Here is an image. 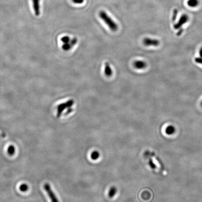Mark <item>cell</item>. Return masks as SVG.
<instances>
[{"instance_id": "6da1fadb", "label": "cell", "mask_w": 202, "mask_h": 202, "mask_svg": "<svg viewBox=\"0 0 202 202\" xmlns=\"http://www.w3.org/2000/svg\"><path fill=\"white\" fill-rule=\"evenodd\" d=\"M99 17L102 19L106 24L110 28V30L112 31H116L118 30V24L112 19L111 17L105 11H101L99 14Z\"/></svg>"}, {"instance_id": "7a4b0ae2", "label": "cell", "mask_w": 202, "mask_h": 202, "mask_svg": "<svg viewBox=\"0 0 202 202\" xmlns=\"http://www.w3.org/2000/svg\"><path fill=\"white\" fill-rule=\"evenodd\" d=\"M74 104H75V101L74 100L70 99L65 103L59 105L57 107V118H60L61 115L63 113V111H65L66 109L68 110V108H72Z\"/></svg>"}, {"instance_id": "3957f363", "label": "cell", "mask_w": 202, "mask_h": 202, "mask_svg": "<svg viewBox=\"0 0 202 202\" xmlns=\"http://www.w3.org/2000/svg\"><path fill=\"white\" fill-rule=\"evenodd\" d=\"M44 189L48 194V196L51 199V202H59L58 198L55 195V193H54L53 191L52 190L49 183H46V184H44Z\"/></svg>"}, {"instance_id": "277c9868", "label": "cell", "mask_w": 202, "mask_h": 202, "mask_svg": "<svg viewBox=\"0 0 202 202\" xmlns=\"http://www.w3.org/2000/svg\"><path fill=\"white\" fill-rule=\"evenodd\" d=\"M189 17L187 15H183L178 20L177 23L174 24V27L175 30H180L182 25H184L189 21Z\"/></svg>"}, {"instance_id": "5b68a950", "label": "cell", "mask_w": 202, "mask_h": 202, "mask_svg": "<svg viewBox=\"0 0 202 202\" xmlns=\"http://www.w3.org/2000/svg\"><path fill=\"white\" fill-rule=\"evenodd\" d=\"M143 42L144 45L146 46H157L160 44V41L157 39L150 38H145Z\"/></svg>"}, {"instance_id": "8992f818", "label": "cell", "mask_w": 202, "mask_h": 202, "mask_svg": "<svg viewBox=\"0 0 202 202\" xmlns=\"http://www.w3.org/2000/svg\"><path fill=\"white\" fill-rule=\"evenodd\" d=\"M134 67L137 69H144L146 68L147 66V64L145 63L144 61H136L134 62Z\"/></svg>"}, {"instance_id": "52a82bcc", "label": "cell", "mask_w": 202, "mask_h": 202, "mask_svg": "<svg viewBox=\"0 0 202 202\" xmlns=\"http://www.w3.org/2000/svg\"><path fill=\"white\" fill-rule=\"evenodd\" d=\"M104 71H105L104 72H105V75L107 77H110L112 76V75L113 71L112 70V68L110 66V64L108 63V62H106L105 64V70Z\"/></svg>"}, {"instance_id": "ba28073f", "label": "cell", "mask_w": 202, "mask_h": 202, "mask_svg": "<svg viewBox=\"0 0 202 202\" xmlns=\"http://www.w3.org/2000/svg\"><path fill=\"white\" fill-rule=\"evenodd\" d=\"M33 9L36 16H39L40 14V6L39 0H32Z\"/></svg>"}, {"instance_id": "9c48e42d", "label": "cell", "mask_w": 202, "mask_h": 202, "mask_svg": "<svg viewBox=\"0 0 202 202\" xmlns=\"http://www.w3.org/2000/svg\"><path fill=\"white\" fill-rule=\"evenodd\" d=\"M175 132V128L174 126H169L166 128L165 133L168 135L173 134Z\"/></svg>"}, {"instance_id": "30bf717a", "label": "cell", "mask_w": 202, "mask_h": 202, "mask_svg": "<svg viewBox=\"0 0 202 202\" xmlns=\"http://www.w3.org/2000/svg\"><path fill=\"white\" fill-rule=\"evenodd\" d=\"M117 193V189L115 186H112L110 189L108 193V196L110 198H112Z\"/></svg>"}, {"instance_id": "8fae6325", "label": "cell", "mask_w": 202, "mask_h": 202, "mask_svg": "<svg viewBox=\"0 0 202 202\" xmlns=\"http://www.w3.org/2000/svg\"><path fill=\"white\" fill-rule=\"evenodd\" d=\"M187 4L189 7L191 8H194L198 6L199 4L198 0H189L187 2Z\"/></svg>"}, {"instance_id": "7c38bea8", "label": "cell", "mask_w": 202, "mask_h": 202, "mask_svg": "<svg viewBox=\"0 0 202 202\" xmlns=\"http://www.w3.org/2000/svg\"><path fill=\"white\" fill-rule=\"evenodd\" d=\"M7 152L9 155H10V156L14 155L16 152V149H15V146L13 145H9L7 149Z\"/></svg>"}, {"instance_id": "4fadbf2b", "label": "cell", "mask_w": 202, "mask_h": 202, "mask_svg": "<svg viewBox=\"0 0 202 202\" xmlns=\"http://www.w3.org/2000/svg\"><path fill=\"white\" fill-rule=\"evenodd\" d=\"M72 45H71L70 43H66V44H63L62 46V48L64 51H69L72 49Z\"/></svg>"}, {"instance_id": "5bb4252c", "label": "cell", "mask_w": 202, "mask_h": 202, "mask_svg": "<svg viewBox=\"0 0 202 202\" xmlns=\"http://www.w3.org/2000/svg\"><path fill=\"white\" fill-rule=\"evenodd\" d=\"M100 153L98 152L97 151H95L93 152L91 154V158L93 160H97L99 158Z\"/></svg>"}, {"instance_id": "9a60e30c", "label": "cell", "mask_w": 202, "mask_h": 202, "mask_svg": "<svg viewBox=\"0 0 202 202\" xmlns=\"http://www.w3.org/2000/svg\"><path fill=\"white\" fill-rule=\"evenodd\" d=\"M19 189L22 192H26L29 189V186L26 184H22L20 185Z\"/></svg>"}, {"instance_id": "2e32d148", "label": "cell", "mask_w": 202, "mask_h": 202, "mask_svg": "<svg viewBox=\"0 0 202 202\" xmlns=\"http://www.w3.org/2000/svg\"><path fill=\"white\" fill-rule=\"evenodd\" d=\"M61 40L62 43H64V44H66V43H69L71 39H70L69 37L66 36L62 37L61 39Z\"/></svg>"}, {"instance_id": "e0dca14e", "label": "cell", "mask_w": 202, "mask_h": 202, "mask_svg": "<svg viewBox=\"0 0 202 202\" xmlns=\"http://www.w3.org/2000/svg\"><path fill=\"white\" fill-rule=\"evenodd\" d=\"M149 165L150 167L152 169H155L156 168V166L155 165V164H154V162H153V160L151 158H149Z\"/></svg>"}, {"instance_id": "ac0fdd59", "label": "cell", "mask_w": 202, "mask_h": 202, "mask_svg": "<svg viewBox=\"0 0 202 202\" xmlns=\"http://www.w3.org/2000/svg\"><path fill=\"white\" fill-rule=\"evenodd\" d=\"M77 38H74L73 39H71L70 41V43L71 44V45H72V46H74L77 43Z\"/></svg>"}, {"instance_id": "d6986e66", "label": "cell", "mask_w": 202, "mask_h": 202, "mask_svg": "<svg viewBox=\"0 0 202 202\" xmlns=\"http://www.w3.org/2000/svg\"><path fill=\"white\" fill-rule=\"evenodd\" d=\"M195 61L196 63L202 65V58L201 57H197V58H196Z\"/></svg>"}, {"instance_id": "ffe728a7", "label": "cell", "mask_w": 202, "mask_h": 202, "mask_svg": "<svg viewBox=\"0 0 202 202\" xmlns=\"http://www.w3.org/2000/svg\"><path fill=\"white\" fill-rule=\"evenodd\" d=\"M73 2L77 4H81L84 2V0H72Z\"/></svg>"}, {"instance_id": "44dd1931", "label": "cell", "mask_w": 202, "mask_h": 202, "mask_svg": "<svg viewBox=\"0 0 202 202\" xmlns=\"http://www.w3.org/2000/svg\"><path fill=\"white\" fill-rule=\"evenodd\" d=\"M177 12H178V11H177V10H176V9H175V10L174 11L173 16L172 17L173 21H174V20H175V19H176V17H177Z\"/></svg>"}, {"instance_id": "7402d4cb", "label": "cell", "mask_w": 202, "mask_h": 202, "mask_svg": "<svg viewBox=\"0 0 202 202\" xmlns=\"http://www.w3.org/2000/svg\"><path fill=\"white\" fill-rule=\"evenodd\" d=\"M199 55L200 57L202 58V47H201V49L199 50Z\"/></svg>"}, {"instance_id": "603a6c76", "label": "cell", "mask_w": 202, "mask_h": 202, "mask_svg": "<svg viewBox=\"0 0 202 202\" xmlns=\"http://www.w3.org/2000/svg\"><path fill=\"white\" fill-rule=\"evenodd\" d=\"M201 106L202 107V102H201Z\"/></svg>"}]
</instances>
